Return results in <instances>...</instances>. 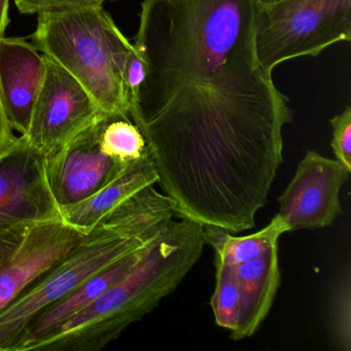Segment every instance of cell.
<instances>
[{"label":"cell","mask_w":351,"mask_h":351,"mask_svg":"<svg viewBox=\"0 0 351 351\" xmlns=\"http://www.w3.org/2000/svg\"><path fill=\"white\" fill-rule=\"evenodd\" d=\"M46 60L44 83L22 136L48 158L104 112L71 73L47 56Z\"/></svg>","instance_id":"obj_6"},{"label":"cell","mask_w":351,"mask_h":351,"mask_svg":"<svg viewBox=\"0 0 351 351\" xmlns=\"http://www.w3.org/2000/svg\"><path fill=\"white\" fill-rule=\"evenodd\" d=\"M330 318L332 336L343 351L351 350V269L341 271L335 281L330 299Z\"/></svg>","instance_id":"obj_16"},{"label":"cell","mask_w":351,"mask_h":351,"mask_svg":"<svg viewBox=\"0 0 351 351\" xmlns=\"http://www.w3.org/2000/svg\"><path fill=\"white\" fill-rule=\"evenodd\" d=\"M10 0H0V38L5 36L10 24Z\"/></svg>","instance_id":"obj_21"},{"label":"cell","mask_w":351,"mask_h":351,"mask_svg":"<svg viewBox=\"0 0 351 351\" xmlns=\"http://www.w3.org/2000/svg\"><path fill=\"white\" fill-rule=\"evenodd\" d=\"M102 114L47 158V178L60 207L89 198L129 164L116 159L102 143Z\"/></svg>","instance_id":"obj_9"},{"label":"cell","mask_w":351,"mask_h":351,"mask_svg":"<svg viewBox=\"0 0 351 351\" xmlns=\"http://www.w3.org/2000/svg\"><path fill=\"white\" fill-rule=\"evenodd\" d=\"M145 79V64L137 51L133 50L127 61L124 71V81L130 98V104L136 97L139 88Z\"/></svg>","instance_id":"obj_19"},{"label":"cell","mask_w":351,"mask_h":351,"mask_svg":"<svg viewBox=\"0 0 351 351\" xmlns=\"http://www.w3.org/2000/svg\"><path fill=\"white\" fill-rule=\"evenodd\" d=\"M87 235L62 219L1 228L0 312Z\"/></svg>","instance_id":"obj_5"},{"label":"cell","mask_w":351,"mask_h":351,"mask_svg":"<svg viewBox=\"0 0 351 351\" xmlns=\"http://www.w3.org/2000/svg\"><path fill=\"white\" fill-rule=\"evenodd\" d=\"M258 3H261V5H273V3H279V1H281V0H258Z\"/></svg>","instance_id":"obj_22"},{"label":"cell","mask_w":351,"mask_h":351,"mask_svg":"<svg viewBox=\"0 0 351 351\" xmlns=\"http://www.w3.org/2000/svg\"><path fill=\"white\" fill-rule=\"evenodd\" d=\"M343 42H351V0L258 3L256 54L265 71L272 73L291 59L317 57Z\"/></svg>","instance_id":"obj_4"},{"label":"cell","mask_w":351,"mask_h":351,"mask_svg":"<svg viewBox=\"0 0 351 351\" xmlns=\"http://www.w3.org/2000/svg\"><path fill=\"white\" fill-rule=\"evenodd\" d=\"M203 228L188 217L172 219L123 278L36 350L98 351L116 340L173 293L192 270L206 244Z\"/></svg>","instance_id":"obj_1"},{"label":"cell","mask_w":351,"mask_h":351,"mask_svg":"<svg viewBox=\"0 0 351 351\" xmlns=\"http://www.w3.org/2000/svg\"><path fill=\"white\" fill-rule=\"evenodd\" d=\"M149 244L96 273L65 297L43 310L30 322L15 351L36 350V346L45 339L54 334L63 324L91 305L106 289L123 278L141 260Z\"/></svg>","instance_id":"obj_11"},{"label":"cell","mask_w":351,"mask_h":351,"mask_svg":"<svg viewBox=\"0 0 351 351\" xmlns=\"http://www.w3.org/2000/svg\"><path fill=\"white\" fill-rule=\"evenodd\" d=\"M46 162V156L22 135L0 153V229L62 219Z\"/></svg>","instance_id":"obj_7"},{"label":"cell","mask_w":351,"mask_h":351,"mask_svg":"<svg viewBox=\"0 0 351 351\" xmlns=\"http://www.w3.org/2000/svg\"><path fill=\"white\" fill-rule=\"evenodd\" d=\"M233 267L240 291L237 326L234 340L252 337L268 315L280 285L278 244L250 262Z\"/></svg>","instance_id":"obj_12"},{"label":"cell","mask_w":351,"mask_h":351,"mask_svg":"<svg viewBox=\"0 0 351 351\" xmlns=\"http://www.w3.org/2000/svg\"><path fill=\"white\" fill-rule=\"evenodd\" d=\"M106 0H14L20 13L34 15L42 12L57 11V10L75 9L104 5Z\"/></svg>","instance_id":"obj_18"},{"label":"cell","mask_w":351,"mask_h":351,"mask_svg":"<svg viewBox=\"0 0 351 351\" xmlns=\"http://www.w3.org/2000/svg\"><path fill=\"white\" fill-rule=\"evenodd\" d=\"M215 289L210 305L215 322L221 328L233 332L239 316L240 291L233 267L215 261Z\"/></svg>","instance_id":"obj_15"},{"label":"cell","mask_w":351,"mask_h":351,"mask_svg":"<svg viewBox=\"0 0 351 351\" xmlns=\"http://www.w3.org/2000/svg\"><path fill=\"white\" fill-rule=\"evenodd\" d=\"M158 182V174L149 153L127 164L106 186L85 200L61 207L65 223L89 234L106 215L121 203Z\"/></svg>","instance_id":"obj_13"},{"label":"cell","mask_w":351,"mask_h":351,"mask_svg":"<svg viewBox=\"0 0 351 351\" xmlns=\"http://www.w3.org/2000/svg\"><path fill=\"white\" fill-rule=\"evenodd\" d=\"M176 215V203L155 184L112 209L60 262L0 312V351H15L30 322L90 277L159 237Z\"/></svg>","instance_id":"obj_2"},{"label":"cell","mask_w":351,"mask_h":351,"mask_svg":"<svg viewBox=\"0 0 351 351\" xmlns=\"http://www.w3.org/2000/svg\"><path fill=\"white\" fill-rule=\"evenodd\" d=\"M47 71L45 55L22 38H0V99L13 130L27 132Z\"/></svg>","instance_id":"obj_10"},{"label":"cell","mask_w":351,"mask_h":351,"mask_svg":"<svg viewBox=\"0 0 351 351\" xmlns=\"http://www.w3.org/2000/svg\"><path fill=\"white\" fill-rule=\"evenodd\" d=\"M38 15L36 48L71 73L102 112L129 114L124 71L134 46L102 5Z\"/></svg>","instance_id":"obj_3"},{"label":"cell","mask_w":351,"mask_h":351,"mask_svg":"<svg viewBox=\"0 0 351 351\" xmlns=\"http://www.w3.org/2000/svg\"><path fill=\"white\" fill-rule=\"evenodd\" d=\"M349 172L337 160L308 151L278 198L277 217L287 231L328 227L341 215L340 191Z\"/></svg>","instance_id":"obj_8"},{"label":"cell","mask_w":351,"mask_h":351,"mask_svg":"<svg viewBox=\"0 0 351 351\" xmlns=\"http://www.w3.org/2000/svg\"><path fill=\"white\" fill-rule=\"evenodd\" d=\"M203 227L205 243L215 250V261L228 266H237L258 258L269 248L278 244L280 236L289 232L277 215L260 231L242 237L232 236L221 228Z\"/></svg>","instance_id":"obj_14"},{"label":"cell","mask_w":351,"mask_h":351,"mask_svg":"<svg viewBox=\"0 0 351 351\" xmlns=\"http://www.w3.org/2000/svg\"><path fill=\"white\" fill-rule=\"evenodd\" d=\"M332 130V153L345 169L351 172V108L346 106L340 114L330 120Z\"/></svg>","instance_id":"obj_17"},{"label":"cell","mask_w":351,"mask_h":351,"mask_svg":"<svg viewBox=\"0 0 351 351\" xmlns=\"http://www.w3.org/2000/svg\"><path fill=\"white\" fill-rule=\"evenodd\" d=\"M17 137L14 134V130L8 122L7 116L0 99V153L13 145Z\"/></svg>","instance_id":"obj_20"}]
</instances>
